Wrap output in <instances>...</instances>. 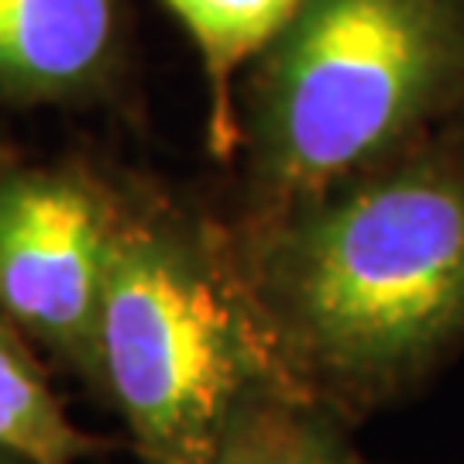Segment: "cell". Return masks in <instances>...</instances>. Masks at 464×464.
I'll use <instances>...</instances> for the list:
<instances>
[{
    "label": "cell",
    "mask_w": 464,
    "mask_h": 464,
    "mask_svg": "<svg viewBox=\"0 0 464 464\" xmlns=\"http://www.w3.org/2000/svg\"><path fill=\"white\" fill-rule=\"evenodd\" d=\"M227 241L282 375L351 427L464 348V131Z\"/></svg>",
    "instance_id": "6da1fadb"
},
{
    "label": "cell",
    "mask_w": 464,
    "mask_h": 464,
    "mask_svg": "<svg viewBox=\"0 0 464 464\" xmlns=\"http://www.w3.org/2000/svg\"><path fill=\"white\" fill-rule=\"evenodd\" d=\"M124 55V0H0V111L97 103Z\"/></svg>",
    "instance_id": "5b68a950"
},
{
    "label": "cell",
    "mask_w": 464,
    "mask_h": 464,
    "mask_svg": "<svg viewBox=\"0 0 464 464\" xmlns=\"http://www.w3.org/2000/svg\"><path fill=\"white\" fill-rule=\"evenodd\" d=\"M207 464H365L348 444V423L299 392L266 385L234 413Z\"/></svg>",
    "instance_id": "52a82bcc"
},
{
    "label": "cell",
    "mask_w": 464,
    "mask_h": 464,
    "mask_svg": "<svg viewBox=\"0 0 464 464\" xmlns=\"http://www.w3.org/2000/svg\"><path fill=\"white\" fill-rule=\"evenodd\" d=\"M93 392L141 464H207L234 413L289 382L234 268L227 224L124 186L93 351Z\"/></svg>",
    "instance_id": "3957f363"
},
{
    "label": "cell",
    "mask_w": 464,
    "mask_h": 464,
    "mask_svg": "<svg viewBox=\"0 0 464 464\" xmlns=\"http://www.w3.org/2000/svg\"><path fill=\"white\" fill-rule=\"evenodd\" d=\"M0 464H28V461H21L14 454H4V450H0Z\"/></svg>",
    "instance_id": "9c48e42d"
},
{
    "label": "cell",
    "mask_w": 464,
    "mask_h": 464,
    "mask_svg": "<svg viewBox=\"0 0 464 464\" xmlns=\"http://www.w3.org/2000/svg\"><path fill=\"white\" fill-rule=\"evenodd\" d=\"M458 131L464 0H303L237 100V220L299 207Z\"/></svg>",
    "instance_id": "7a4b0ae2"
},
{
    "label": "cell",
    "mask_w": 464,
    "mask_h": 464,
    "mask_svg": "<svg viewBox=\"0 0 464 464\" xmlns=\"http://www.w3.org/2000/svg\"><path fill=\"white\" fill-rule=\"evenodd\" d=\"M124 183L83 162L0 169V314L93 392Z\"/></svg>",
    "instance_id": "277c9868"
},
{
    "label": "cell",
    "mask_w": 464,
    "mask_h": 464,
    "mask_svg": "<svg viewBox=\"0 0 464 464\" xmlns=\"http://www.w3.org/2000/svg\"><path fill=\"white\" fill-rule=\"evenodd\" d=\"M0 450L28 464H83L100 440L69 420L32 344L0 314Z\"/></svg>",
    "instance_id": "ba28073f"
},
{
    "label": "cell",
    "mask_w": 464,
    "mask_h": 464,
    "mask_svg": "<svg viewBox=\"0 0 464 464\" xmlns=\"http://www.w3.org/2000/svg\"><path fill=\"white\" fill-rule=\"evenodd\" d=\"M199 52L210 86V151L234 159L237 149V97L234 83L262 52L285 32L303 0H162Z\"/></svg>",
    "instance_id": "8992f818"
}]
</instances>
